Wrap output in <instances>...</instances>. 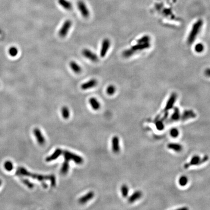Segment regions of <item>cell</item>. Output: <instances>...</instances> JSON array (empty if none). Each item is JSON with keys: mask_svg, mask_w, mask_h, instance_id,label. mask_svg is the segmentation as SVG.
<instances>
[{"mask_svg": "<svg viewBox=\"0 0 210 210\" xmlns=\"http://www.w3.org/2000/svg\"><path fill=\"white\" fill-rule=\"evenodd\" d=\"M62 151L63 150H61V149H56V150L51 155H50L46 158V161H47V162H50V161L56 160V159H58L59 157L60 156L61 154H62Z\"/></svg>", "mask_w": 210, "mask_h": 210, "instance_id": "16", "label": "cell"}, {"mask_svg": "<svg viewBox=\"0 0 210 210\" xmlns=\"http://www.w3.org/2000/svg\"><path fill=\"white\" fill-rule=\"evenodd\" d=\"M177 97V96L176 94H173L170 96L169 99L168 100L167 102L166 103L165 108L164 109V113L165 112H168V110H171L173 107V106H174V104H175L176 101Z\"/></svg>", "mask_w": 210, "mask_h": 210, "instance_id": "8", "label": "cell"}, {"mask_svg": "<svg viewBox=\"0 0 210 210\" xmlns=\"http://www.w3.org/2000/svg\"><path fill=\"white\" fill-rule=\"evenodd\" d=\"M69 161L66 160V159H65V161H64L63 164H62V167H61V172L62 174L65 175V174H67L68 171H69Z\"/></svg>", "mask_w": 210, "mask_h": 210, "instance_id": "22", "label": "cell"}, {"mask_svg": "<svg viewBox=\"0 0 210 210\" xmlns=\"http://www.w3.org/2000/svg\"><path fill=\"white\" fill-rule=\"evenodd\" d=\"M62 154L64 156L65 159H66L69 161L71 160L73 161L75 164H81L84 161V160L81 157L67 150L62 151Z\"/></svg>", "mask_w": 210, "mask_h": 210, "instance_id": "3", "label": "cell"}, {"mask_svg": "<svg viewBox=\"0 0 210 210\" xmlns=\"http://www.w3.org/2000/svg\"><path fill=\"white\" fill-rule=\"evenodd\" d=\"M89 103L94 110H97L100 109V103L95 98H91L90 99H89Z\"/></svg>", "mask_w": 210, "mask_h": 210, "instance_id": "20", "label": "cell"}, {"mask_svg": "<svg viewBox=\"0 0 210 210\" xmlns=\"http://www.w3.org/2000/svg\"><path fill=\"white\" fill-rule=\"evenodd\" d=\"M208 160H209V157L207 155H205L202 158L200 159V161L199 163V166L202 164L204 163H206V161H208Z\"/></svg>", "mask_w": 210, "mask_h": 210, "instance_id": "34", "label": "cell"}, {"mask_svg": "<svg viewBox=\"0 0 210 210\" xmlns=\"http://www.w3.org/2000/svg\"><path fill=\"white\" fill-rule=\"evenodd\" d=\"M155 121V126H156V127L158 130H163L164 128V121H163L161 119L160 120L159 119H156V121Z\"/></svg>", "mask_w": 210, "mask_h": 210, "instance_id": "24", "label": "cell"}, {"mask_svg": "<svg viewBox=\"0 0 210 210\" xmlns=\"http://www.w3.org/2000/svg\"><path fill=\"white\" fill-rule=\"evenodd\" d=\"M122 56L125 57V58H129V57H130L131 56H132L133 55V52L132 51V50L131 49H127V50H125L122 52Z\"/></svg>", "mask_w": 210, "mask_h": 210, "instance_id": "30", "label": "cell"}, {"mask_svg": "<svg viewBox=\"0 0 210 210\" xmlns=\"http://www.w3.org/2000/svg\"><path fill=\"white\" fill-rule=\"evenodd\" d=\"M167 146L168 148L177 152H180L183 150V146L178 143H169Z\"/></svg>", "mask_w": 210, "mask_h": 210, "instance_id": "18", "label": "cell"}, {"mask_svg": "<svg viewBox=\"0 0 210 210\" xmlns=\"http://www.w3.org/2000/svg\"><path fill=\"white\" fill-rule=\"evenodd\" d=\"M121 191L122 196L124 198H126L128 196L129 192V189L128 186L126 184L122 185L121 188Z\"/></svg>", "mask_w": 210, "mask_h": 210, "instance_id": "25", "label": "cell"}, {"mask_svg": "<svg viewBox=\"0 0 210 210\" xmlns=\"http://www.w3.org/2000/svg\"><path fill=\"white\" fill-rule=\"evenodd\" d=\"M170 135L173 138L178 137L179 135V130L176 128H173L170 130Z\"/></svg>", "mask_w": 210, "mask_h": 210, "instance_id": "29", "label": "cell"}, {"mask_svg": "<svg viewBox=\"0 0 210 210\" xmlns=\"http://www.w3.org/2000/svg\"><path fill=\"white\" fill-rule=\"evenodd\" d=\"M111 146H112V150L114 153H118L119 152L120 150L119 139L117 136H114L112 138Z\"/></svg>", "mask_w": 210, "mask_h": 210, "instance_id": "14", "label": "cell"}, {"mask_svg": "<svg viewBox=\"0 0 210 210\" xmlns=\"http://www.w3.org/2000/svg\"><path fill=\"white\" fill-rule=\"evenodd\" d=\"M196 117V114L192 110H185L183 113L180 114V120L181 121H185L188 119L194 118Z\"/></svg>", "mask_w": 210, "mask_h": 210, "instance_id": "9", "label": "cell"}, {"mask_svg": "<svg viewBox=\"0 0 210 210\" xmlns=\"http://www.w3.org/2000/svg\"><path fill=\"white\" fill-rule=\"evenodd\" d=\"M4 167L6 171L10 172L13 169V163L10 161H5L4 164Z\"/></svg>", "mask_w": 210, "mask_h": 210, "instance_id": "27", "label": "cell"}, {"mask_svg": "<svg viewBox=\"0 0 210 210\" xmlns=\"http://www.w3.org/2000/svg\"><path fill=\"white\" fill-rule=\"evenodd\" d=\"M97 84V81L95 79H91L86 82L82 84L81 88L83 90H86L88 89H91L92 88L96 86Z\"/></svg>", "mask_w": 210, "mask_h": 210, "instance_id": "13", "label": "cell"}, {"mask_svg": "<svg viewBox=\"0 0 210 210\" xmlns=\"http://www.w3.org/2000/svg\"><path fill=\"white\" fill-rule=\"evenodd\" d=\"M180 110L178 108H174V113H173L171 116L169 120L165 121L166 123H171L174 122L178 121L180 119Z\"/></svg>", "mask_w": 210, "mask_h": 210, "instance_id": "12", "label": "cell"}, {"mask_svg": "<svg viewBox=\"0 0 210 210\" xmlns=\"http://www.w3.org/2000/svg\"><path fill=\"white\" fill-rule=\"evenodd\" d=\"M2 184V180H0V186Z\"/></svg>", "mask_w": 210, "mask_h": 210, "instance_id": "37", "label": "cell"}, {"mask_svg": "<svg viewBox=\"0 0 210 210\" xmlns=\"http://www.w3.org/2000/svg\"><path fill=\"white\" fill-rule=\"evenodd\" d=\"M204 45L201 43H199L198 44H196V45L195 47V51L197 52H202L204 50Z\"/></svg>", "mask_w": 210, "mask_h": 210, "instance_id": "32", "label": "cell"}, {"mask_svg": "<svg viewBox=\"0 0 210 210\" xmlns=\"http://www.w3.org/2000/svg\"><path fill=\"white\" fill-rule=\"evenodd\" d=\"M188 179L187 177L184 176H181L179 180V184L181 186H185L187 184Z\"/></svg>", "mask_w": 210, "mask_h": 210, "instance_id": "26", "label": "cell"}, {"mask_svg": "<svg viewBox=\"0 0 210 210\" xmlns=\"http://www.w3.org/2000/svg\"><path fill=\"white\" fill-rule=\"evenodd\" d=\"M82 53L83 56H85V58L89 59L91 61L96 62L98 60V56H96V54H94V52L91 51L89 49H83L82 51Z\"/></svg>", "mask_w": 210, "mask_h": 210, "instance_id": "7", "label": "cell"}, {"mask_svg": "<svg viewBox=\"0 0 210 210\" xmlns=\"http://www.w3.org/2000/svg\"><path fill=\"white\" fill-rule=\"evenodd\" d=\"M22 182H23V183L26 186L30 188V189H32L34 187V184L32 183H31L29 180H26V179H22L21 180Z\"/></svg>", "mask_w": 210, "mask_h": 210, "instance_id": "33", "label": "cell"}, {"mask_svg": "<svg viewBox=\"0 0 210 210\" xmlns=\"http://www.w3.org/2000/svg\"><path fill=\"white\" fill-rule=\"evenodd\" d=\"M201 158L198 155H195L192 158L191 160L189 161V163L185 164L184 165V167L185 169H188L190 167V166H199V163L200 161Z\"/></svg>", "mask_w": 210, "mask_h": 210, "instance_id": "11", "label": "cell"}, {"mask_svg": "<svg viewBox=\"0 0 210 210\" xmlns=\"http://www.w3.org/2000/svg\"><path fill=\"white\" fill-rule=\"evenodd\" d=\"M33 133L39 145H44L45 143V139L40 129L38 128H36L33 130Z\"/></svg>", "mask_w": 210, "mask_h": 210, "instance_id": "10", "label": "cell"}, {"mask_svg": "<svg viewBox=\"0 0 210 210\" xmlns=\"http://www.w3.org/2000/svg\"><path fill=\"white\" fill-rule=\"evenodd\" d=\"M72 23L70 20H66L64 22L62 26H61V28L59 31V35L61 38H64L66 36L68 33L69 32V30L71 27Z\"/></svg>", "mask_w": 210, "mask_h": 210, "instance_id": "4", "label": "cell"}, {"mask_svg": "<svg viewBox=\"0 0 210 210\" xmlns=\"http://www.w3.org/2000/svg\"><path fill=\"white\" fill-rule=\"evenodd\" d=\"M203 25V21L199 20L196 21L192 25L191 30L188 37L187 43L189 44H191L196 40L199 33L200 32L201 28Z\"/></svg>", "mask_w": 210, "mask_h": 210, "instance_id": "2", "label": "cell"}, {"mask_svg": "<svg viewBox=\"0 0 210 210\" xmlns=\"http://www.w3.org/2000/svg\"><path fill=\"white\" fill-rule=\"evenodd\" d=\"M59 4L65 9L71 10L73 8V5L71 2L67 0H58Z\"/></svg>", "mask_w": 210, "mask_h": 210, "instance_id": "19", "label": "cell"}, {"mask_svg": "<svg viewBox=\"0 0 210 210\" xmlns=\"http://www.w3.org/2000/svg\"><path fill=\"white\" fill-rule=\"evenodd\" d=\"M94 196V193L93 191L89 192L87 194L82 196L79 199L78 202L80 204H84L87 202L88 201L91 200Z\"/></svg>", "mask_w": 210, "mask_h": 210, "instance_id": "15", "label": "cell"}, {"mask_svg": "<svg viewBox=\"0 0 210 210\" xmlns=\"http://www.w3.org/2000/svg\"><path fill=\"white\" fill-rule=\"evenodd\" d=\"M204 74L206 76L210 78V68L206 69L204 71Z\"/></svg>", "mask_w": 210, "mask_h": 210, "instance_id": "35", "label": "cell"}, {"mask_svg": "<svg viewBox=\"0 0 210 210\" xmlns=\"http://www.w3.org/2000/svg\"><path fill=\"white\" fill-rule=\"evenodd\" d=\"M61 114L63 118L65 119H68L70 117V113L69 109L67 107H63L61 108Z\"/></svg>", "mask_w": 210, "mask_h": 210, "instance_id": "23", "label": "cell"}, {"mask_svg": "<svg viewBox=\"0 0 210 210\" xmlns=\"http://www.w3.org/2000/svg\"><path fill=\"white\" fill-rule=\"evenodd\" d=\"M17 175H22L25 176L29 177L33 179L37 180L39 181H43L44 180H49L51 182V185L52 186H55L56 184V180L55 177L54 175H49V176H44V175H39V174H33L29 172L26 170L24 168L20 167L18 169L17 172Z\"/></svg>", "mask_w": 210, "mask_h": 210, "instance_id": "1", "label": "cell"}, {"mask_svg": "<svg viewBox=\"0 0 210 210\" xmlns=\"http://www.w3.org/2000/svg\"><path fill=\"white\" fill-rule=\"evenodd\" d=\"M18 52V49L15 47H12L9 50V53L12 56H16L17 55Z\"/></svg>", "mask_w": 210, "mask_h": 210, "instance_id": "31", "label": "cell"}, {"mask_svg": "<svg viewBox=\"0 0 210 210\" xmlns=\"http://www.w3.org/2000/svg\"><path fill=\"white\" fill-rule=\"evenodd\" d=\"M116 91V88L113 85H110L107 88V93L108 95H112L115 93Z\"/></svg>", "mask_w": 210, "mask_h": 210, "instance_id": "28", "label": "cell"}, {"mask_svg": "<svg viewBox=\"0 0 210 210\" xmlns=\"http://www.w3.org/2000/svg\"><path fill=\"white\" fill-rule=\"evenodd\" d=\"M70 66L72 70L76 74H79L81 72V68L75 61H72L70 63Z\"/></svg>", "mask_w": 210, "mask_h": 210, "instance_id": "21", "label": "cell"}, {"mask_svg": "<svg viewBox=\"0 0 210 210\" xmlns=\"http://www.w3.org/2000/svg\"><path fill=\"white\" fill-rule=\"evenodd\" d=\"M143 195V194L141 191H137L135 192L134 193H133L128 199V201L129 202L132 203L138 200L139 199L141 198L142 196Z\"/></svg>", "mask_w": 210, "mask_h": 210, "instance_id": "17", "label": "cell"}, {"mask_svg": "<svg viewBox=\"0 0 210 210\" xmlns=\"http://www.w3.org/2000/svg\"><path fill=\"white\" fill-rule=\"evenodd\" d=\"M78 7L79 10L83 17L87 18L90 15V12L88 9L86 5L82 1H79L78 2Z\"/></svg>", "mask_w": 210, "mask_h": 210, "instance_id": "5", "label": "cell"}, {"mask_svg": "<svg viewBox=\"0 0 210 210\" xmlns=\"http://www.w3.org/2000/svg\"><path fill=\"white\" fill-rule=\"evenodd\" d=\"M110 46V40L108 39H104L102 43L101 48L100 50V55L101 58H104V56H106Z\"/></svg>", "mask_w": 210, "mask_h": 210, "instance_id": "6", "label": "cell"}, {"mask_svg": "<svg viewBox=\"0 0 210 210\" xmlns=\"http://www.w3.org/2000/svg\"><path fill=\"white\" fill-rule=\"evenodd\" d=\"M43 187L44 188H46L47 187V185L44 183H43Z\"/></svg>", "mask_w": 210, "mask_h": 210, "instance_id": "36", "label": "cell"}]
</instances>
